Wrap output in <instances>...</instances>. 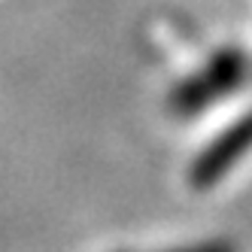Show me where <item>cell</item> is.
<instances>
[{"mask_svg":"<svg viewBox=\"0 0 252 252\" xmlns=\"http://www.w3.org/2000/svg\"><path fill=\"white\" fill-rule=\"evenodd\" d=\"M246 70H249V61L240 49H219L201 73L189 76L186 82H179L170 92L167 110L173 116H183V119L210 110L219 97L234 94L243 85Z\"/></svg>","mask_w":252,"mask_h":252,"instance_id":"1","label":"cell"},{"mask_svg":"<svg viewBox=\"0 0 252 252\" xmlns=\"http://www.w3.org/2000/svg\"><path fill=\"white\" fill-rule=\"evenodd\" d=\"M249 149H252V113H246L234 125H228V128L219 137H213L210 146L191 161V167H189L191 189H197V191L213 189Z\"/></svg>","mask_w":252,"mask_h":252,"instance_id":"2","label":"cell"},{"mask_svg":"<svg viewBox=\"0 0 252 252\" xmlns=\"http://www.w3.org/2000/svg\"><path fill=\"white\" fill-rule=\"evenodd\" d=\"M183 252H237V246L228 243V240H213V243L194 246V249H183Z\"/></svg>","mask_w":252,"mask_h":252,"instance_id":"3","label":"cell"}]
</instances>
